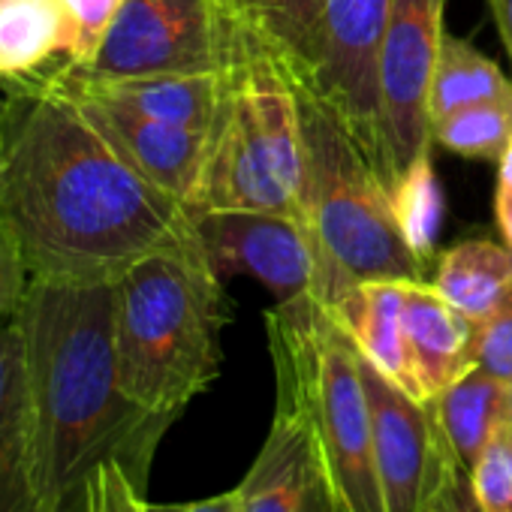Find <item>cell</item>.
Wrapping results in <instances>:
<instances>
[{
	"label": "cell",
	"instance_id": "9",
	"mask_svg": "<svg viewBox=\"0 0 512 512\" xmlns=\"http://www.w3.org/2000/svg\"><path fill=\"white\" fill-rule=\"evenodd\" d=\"M359 359L371 404L374 464L383 491V509L425 512L458 458L446 443L434 404L407 395L362 353Z\"/></svg>",
	"mask_w": 512,
	"mask_h": 512
},
{
	"label": "cell",
	"instance_id": "28",
	"mask_svg": "<svg viewBox=\"0 0 512 512\" xmlns=\"http://www.w3.org/2000/svg\"><path fill=\"white\" fill-rule=\"evenodd\" d=\"M148 494L136 488L118 461H106L88 482L85 512H145Z\"/></svg>",
	"mask_w": 512,
	"mask_h": 512
},
{
	"label": "cell",
	"instance_id": "17",
	"mask_svg": "<svg viewBox=\"0 0 512 512\" xmlns=\"http://www.w3.org/2000/svg\"><path fill=\"white\" fill-rule=\"evenodd\" d=\"M410 281H365L341 293L329 308V314L341 323V329L350 335L356 350L395 386H401L407 395L422 398L407 338H404V293Z\"/></svg>",
	"mask_w": 512,
	"mask_h": 512
},
{
	"label": "cell",
	"instance_id": "33",
	"mask_svg": "<svg viewBox=\"0 0 512 512\" xmlns=\"http://www.w3.org/2000/svg\"><path fill=\"white\" fill-rule=\"evenodd\" d=\"M494 217H497V229L503 235V244L512 247V190H497V196H494Z\"/></svg>",
	"mask_w": 512,
	"mask_h": 512
},
{
	"label": "cell",
	"instance_id": "23",
	"mask_svg": "<svg viewBox=\"0 0 512 512\" xmlns=\"http://www.w3.org/2000/svg\"><path fill=\"white\" fill-rule=\"evenodd\" d=\"M512 139V91L464 106L431 124V142L467 157L497 163Z\"/></svg>",
	"mask_w": 512,
	"mask_h": 512
},
{
	"label": "cell",
	"instance_id": "30",
	"mask_svg": "<svg viewBox=\"0 0 512 512\" xmlns=\"http://www.w3.org/2000/svg\"><path fill=\"white\" fill-rule=\"evenodd\" d=\"M425 512H482L476 494H473V482H470V473L455 464L449 479L443 482V488L437 491V497L428 503Z\"/></svg>",
	"mask_w": 512,
	"mask_h": 512
},
{
	"label": "cell",
	"instance_id": "14",
	"mask_svg": "<svg viewBox=\"0 0 512 512\" xmlns=\"http://www.w3.org/2000/svg\"><path fill=\"white\" fill-rule=\"evenodd\" d=\"M0 512H46L31 434L25 341L16 314L0 326Z\"/></svg>",
	"mask_w": 512,
	"mask_h": 512
},
{
	"label": "cell",
	"instance_id": "19",
	"mask_svg": "<svg viewBox=\"0 0 512 512\" xmlns=\"http://www.w3.org/2000/svg\"><path fill=\"white\" fill-rule=\"evenodd\" d=\"M223 16L260 43L293 88L308 85L320 0H217Z\"/></svg>",
	"mask_w": 512,
	"mask_h": 512
},
{
	"label": "cell",
	"instance_id": "20",
	"mask_svg": "<svg viewBox=\"0 0 512 512\" xmlns=\"http://www.w3.org/2000/svg\"><path fill=\"white\" fill-rule=\"evenodd\" d=\"M437 293L473 326L512 293V247L488 238H467L437 256Z\"/></svg>",
	"mask_w": 512,
	"mask_h": 512
},
{
	"label": "cell",
	"instance_id": "24",
	"mask_svg": "<svg viewBox=\"0 0 512 512\" xmlns=\"http://www.w3.org/2000/svg\"><path fill=\"white\" fill-rule=\"evenodd\" d=\"M398 226L416 256L428 263L443 223V190L434 175L431 151H422L389 187Z\"/></svg>",
	"mask_w": 512,
	"mask_h": 512
},
{
	"label": "cell",
	"instance_id": "31",
	"mask_svg": "<svg viewBox=\"0 0 512 512\" xmlns=\"http://www.w3.org/2000/svg\"><path fill=\"white\" fill-rule=\"evenodd\" d=\"M145 512H241V494L238 488L205 497V500H190V503H145Z\"/></svg>",
	"mask_w": 512,
	"mask_h": 512
},
{
	"label": "cell",
	"instance_id": "3",
	"mask_svg": "<svg viewBox=\"0 0 512 512\" xmlns=\"http://www.w3.org/2000/svg\"><path fill=\"white\" fill-rule=\"evenodd\" d=\"M115 293L121 386L145 410L178 419L220 374L223 281L190 235L124 269Z\"/></svg>",
	"mask_w": 512,
	"mask_h": 512
},
{
	"label": "cell",
	"instance_id": "18",
	"mask_svg": "<svg viewBox=\"0 0 512 512\" xmlns=\"http://www.w3.org/2000/svg\"><path fill=\"white\" fill-rule=\"evenodd\" d=\"M70 46L61 0H0V85H28L52 73Z\"/></svg>",
	"mask_w": 512,
	"mask_h": 512
},
{
	"label": "cell",
	"instance_id": "25",
	"mask_svg": "<svg viewBox=\"0 0 512 512\" xmlns=\"http://www.w3.org/2000/svg\"><path fill=\"white\" fill-rule=\"evenodd\" d=\"M470 482L482 512H512V434L506 425H500L488 440Z\"/></svg>",
	"mask_w": 512,
	"mask_h": 512
},
{
	"label": "cell",
	"instance_id": "10",
	"mask_svg": "<svg viewBox=\"0 0 512 512\" xmlns=\"http://www.w3.org/2000/svg\"><path fill=\"white\" fill-rule=\"evenodd\" d=\"M443 34V0H392L380 49V118L389 187L422 151L434 148L428 85Z\"/></svg>",
	"mask_w": 512,
	"mask_h": 512
},
{
	"label": "cell",
	"instance_id": "12",
	"mask_svg": "<svg viewBox=\"0 0 512 512\" xmlns=\"http://www.w3.org/2000/svg\"><path fill=\"white\" fill-rule=\"evenodd\" d=\"M196 238L217 278L250 275L278 302L311 296L317 284V253L308 229L272 211H193Z\"/></svg>",
	"mask_w": 512,
	"mask_h": 512
},
{
	"label": "cell",
	"instance_id": "1",
	"mask_svg": "<svg viewBox=\"0 0 512 512\" xmlns=\"http://www.w3.org/2000/svg\"><path fill=\"white\" fill-rule=\"evenodd\" d=\"M0 220L31 278L115 281L178 244L193 211L127 166L61 88L10 85L0 112Z\"/></svg>",
	"mask_w": 512,
	"mask_h": 512
},
{
	"label": "cell",
	"instance_id": "29",
	"mask_svg": "<svg viewBox=\"0 0 512 512\" xmlns=\"http://www.w3.org/2000/svg\"><path fill=\"white\" fill-rule=\"evenodd\" d=\"M28 281H31V275L25 269L22 253H19L10 229L4 226V220H0V326L13 320V314L19 311Z\"/></svg>",
	"mask_w": 512,
	"mask_h": 512
},
{
	"label": "cell",
	"instance_id": "35",
	"mask_svg": "<svg viewBox=\"0 0 512 512\" xmlns=\"http://www.w3.org/2000/svg\"><path fill=\"white\" fill-rule=\"evenodd\" d=\"M503 425L512 434V380L506 383V401H503Z\"/></svg>",
	"mask_w": 512,
	"mask_h": 512
},
{
	"label": "cell",
	"instance_id": "27",
	"mask_svg": "<svg viewBox=\"0 0 512 512\" xmlns=\"http://www.w3.org/2000/svg\"><path fill=\"white\" fill-rule=\"evenodd\" d=\"M473 368H482L500 383L512 380V293L482 323H476Z\"/></svg>",
	"mask_w": 512,
	"mask_h": 512
},
{
	"label": "cell",
	"instance_id": "15",
	"mask_svg": "<svg viewBox=\"0 0 512 512\" xmlns=\"http://www.w3.org/2000/svg\"><path fill=\"white\" fill-rule=\"evenodd\" d=\"M43 82L67 91L100 97L130 112H139L154 121L214 130L226 94V70L223 73H196V76H142V79H109V82H85L61 73H46Z\"/></svg>",
	"mask_w": 512,
	"mask_h": 512
},
{
	"label": "cell",
	"instance_id": "32",
	"mask_svg": "<svg viewBox=\"0 0 512 512\" xmlns=\"http://www.w3.org/2000/svg\"><path fill=\"white\" fill-rule=\"evenodd\" d=\"M488 10L494 16V25H497V34L512 58V0H488Z\"/></svg>",
	"mask_w": 512,
	"mask_h": 512
},
{
	"label": "cell",
	"instance_id": "26",
	"mask_svg": "<svg viewBox=\"0 0 512 512\" xmlns=\"http://www.w3.org/2000/svg\"><path fill=\"white\" fill-rule=\"evenodd\" d=\"M61 4L67 13V25H70V46L61 64L82 67L97 55L124 0H61Z\"/></svg>",
	"mask_w": 512,
	"mask_h": 512
},
{
	"label": "cell",
	"instance_id": "8",
	"mask_svg": "<svg viewBox=\"0 0 512 512\" xmlns=\"http://www.w3.org/2000/svg\"><path fill=\"white\" fill-rule=\"evenodd\" d=\"M392 0H320L314 28L311 91L353 136L386 178V142L380 118V49ZM389 184V178H386Z\"/></svg>",
	"mask_w": 512,
	"mask_h": 512
},
{
	"label": "cell",
	"instance_id": "21",
	"mask_svg": "<svg viewBox=\"0 0 512 512\" xmlns=\"http://www.w3.org/2000/svg\"><path fill=\"white\" fill-rule=\"evenodd\" d=\"M503 401L506 383L485 374L482 368H470L449 389L431 398L446 443L467 473H473L488 440L503 425Z\"/></svg>",
	"mask_w": 512,
	"mask_h": 512
},
{
	"label": "cell",
	"instance_id": "7",
	"mask_svg": "<svg viewBox=\"0 0 512 512\" xmlns=\"http://www.w3.org/2000/svg\"><path fill=\"white\" fill-rule=\"evenodd\" d=\"M238 46L241 31L217 0H124L97 55L82 67L58 64L52 73L85 82L223 73Z\"/></svg>",
	"mask_w": 512,
	"mask_h": 512
},
{
	"label": "cell",
	"instance_id": "5",
	"mask_svg": "<svg viewBox=\"0 0 512 512\" xmlns=\"http://www.w3.org/2000/svg\"><path fill=\"white\" fill-rule=\"evenodd\" d=\"M190 211H272L305 226L299 97L269 52L241 34Z\"/></svg>",
	"mask_w": 512,
	"mask_h": 512
},
{
	"label": "cell",
	"instance_id": "22",
	"mask_svg": "<svg viewBox=\"0 0 512 512\" xmlns=\"http://www.w3.org/2000/svg\"><path fill=\"white\" fill-rule=\"evenodd\" d=\"M512 91V79L503 70L476 52L467 40L443 34L440 52L434 61L431 85H428V121H440L464 106L500 97Z\"/></svg>",
	"mask_w": 512,
	"mask_h": 512
},
{
	"label": "cell",
	"instance_id": "11",
	"mask_svg": "<svg viewBox=\"0 0 512 512\" xmlns=\"http://www.w3.org/2000/svg\"><path fill=\"white\" fill-rule=\"evenodd\" d=\"M275 419L244 473L241 512H344L293 374L275 365Z\"/></svg>",
	"mask_w": 512,
	"mask_h": 512
},
{
	"label": "cell",
	"instance_id": "6",
	"mask_svg": "<svg viewBox=\"0 0 512 512\" xmlns=\"http://www.w3.org/2000/svg\"><path fill=\"white\" fill-rule=\"evenodd\" d=\"M266 332L272 362L287 368L302 392L344 512H386L356 344L314 296L278 302L266 314Z\"/></svg>",
	"mask_w": 512,
	"mask_h": 512
},
{
	"label": "cell",
	"instance_id": "4",
	"mask_svg": "<svg viewBox=\"0 0 512 512\" xmlns=\"http://www.w3.org/2000/svg\"><path fill=\"white\" fill-rule=\"evenodd\" d=\"M293 91L305 136V229L317 253L311 296L332 305L365 281H425L428 263L398 226L386 178L311 91Z\"/></svg>",
	"mask_w": 512,
	"mask_h": 512
},
{
	"label": "cell",
	"instance_id": "2",
	"mask_svg": "<svg viewBox=\"0 0 512 512\" xmlns=\"http://www.w3.org/2000/svg\"><path fill=\"white\" fill-rule=\"evenodd\" d=\"M115 311V281L31 278L19 302L46 512H85L88 482L106 461H118L148 494L154 455L178 422L124 392Z\"/></svg>",
	"mask_w": 512,
	"mask_h": 512
},
{
	"label": "cell",
	"instance_id": "36",
	"mask_svg": "<svg viewBox=\"0 0 512 512\" xmlns=\"http://www.w3.org/2000/svg\"><path fill=\"white\" fill-rule=\"evenodd\" d=\"M4 100H7V88L0 85V112H4Z\"/></svg>",
	"mask_w": 512,
	"mask_h": 512
},
{
	"label": "cell",
	"instance_id": "16",
	"mask_svg": "<svg viewBox=\"0 0 512 512\" xmlns=\"http://www.w3.org/2000/svg\"><path fill=\"white\" fill-rule=\"evenodd\" d=\"M401 317L419 392L425 401H431L473 368L476 326L428 281L407 284Z\"/></svg>",
	"mask_w": 512,
	"mask_h": 512
},
{
	"label": "cell",
	"instance_id": "34",
	"mask_svg": "<svg viewBox=\"0 0 512 512\" xmlns=\"http://www.w3.org/2000/svg\"><path fill=\"white\" fill-rule=\"evenodd\" d=\"M497 190H512V139H509L503 157L497 160Z\"/></svg>",
	"mask_w": 512,
	"mask_h": 512
},
{
	"label": "cell",
	"instance_id": "13",
	"mask_svg": "<svg viewBox=\"0 0 512 512\" xmlns=\"http://www.w3.org/2000/svg\"><path fill=\"white\" fill-rule=\"evenodd\" d=\"M70 97L82 106L88 121L100 130V136L115 148V154L127 166H133L142 178H148L154 187H160L181 205L193 208L214 130H193L154 121L100 97Z\"/></svg>",
	"mask_w": 512,
	"mask_h": 512
}]
</instances>
